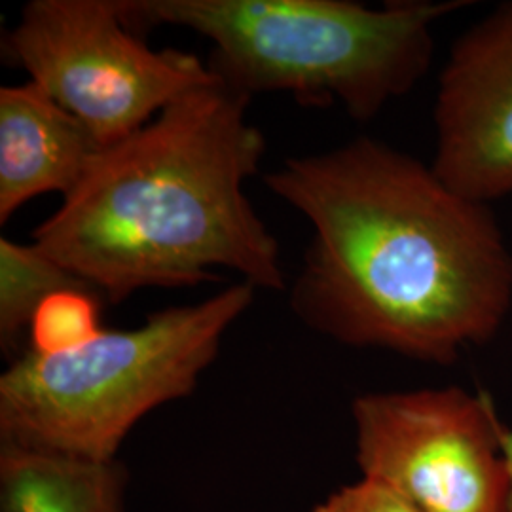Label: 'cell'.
<instances>
[{"label":"cell","instance_id":"1","mask_svg":"<svg viewBox=\"0 0 512 512\" xmlns=\"http://www.w3.org/2000/svg\"><path fill=\"white\" fill-rule=\"evenodd\" d=\"M264 184L311 226L294 315L351 348L452 365L512 308V251L488 203L372 137L289 158Z\"/></svg>","mask_w":512,"mask_h":512},{"label":"cell","instance_id":"2","mask_svg":"<svg viewBox=\"0 0 512 512\" xmlns=\"http://www.w3.org/2000/svg\"><path fill=\"white\" fill-rule=\"evenodd\" d=\"M249 103L219 76L179 97L99 150L33 243L112 304L200 285L215 268L285 289L279 243L245 194L266 152Z\"/></svg>","mask_w":512,"mask_h":512},{"label":"cell","instance_id":"3","mask_svg":"<svg viewBox=\"0 0 512 512\" xmlns=\"http://www.w3.org/2000/svg\"><path fill=\"white\" fill-rule=\"evenodd\" d=\"M133 33L171 25L213 44L209 69L236 92L291 93L370 122L431 69L433 29L465 0L370 8L348 0H116Z\"/></svg>","mask_w":512,"mask_h":512},{"label":"cell","instance_id":"4","mask_svg":"<svg viewBox=\"0 0 512 512\" xmlns=\"http://www.w3.org/2000/svg\"><path fill=\"white\" fill-rule=\"evenodd\" d=\"M255 293L238 281L198 304L154 311L139 327L105 329L67 353L23 349L0 376V446L118 459L139 421L196 391Z\"/></svg>","mask_w":512,"mask_h":512},{"label":"cell","instance_id":"5","mask_svg":"<svg viewBox=\"0 0 512 512\" xmlns=\"http://www.w3.org/2000/svg\"><path fill=\"white\" fill-rule=\"evenodd\" d=\"M2 50L86 126L101 150L217 80L198 55L152 50L126 25L116 0H31Z\"/></svg>","mask_w":512,"mask_h":512},{"label":"cell","instance_id":"6","mask_svg":"<svg viewBox=\"0 0 512 512\" xmlns=\"http://www.w3.org/2000/svg\"><path fill=\"white\" fill-rule=\"evenodd\" d=\"M351 420L361 475L421 512H511L505 425L486 391L365 393L351 403Z\"/></svg>","mask_w":512,"mask_h":512},{"label":"cell","instance_id":"7","mask_svg":"<svg viewBox=\"0 0 512 512\" xmlns=\"http://www.w3.org/2000/svg\"><path fill=\"white\" fill-rule=\"evenodd\" d=\"M433 122L431 165L444 183L488 205L512 194V0L454 42Z\"/></svg>","mask_w":512,"mask_h":512},{"label":"cell","instance_id":"8","mask_svg":"<svg viewBox=\"0 0 512 512\" xmlns=\"http://www.w3.org/2000/svg\"><path fill=\"white\" fill-rule=\"evenodd\" d=\"M99 145L86 126L35 82L0 88V224L23 205L84 179Z\"/></svg>","mask_w":512,"mask_h":512},{"label":"cell","instance_id":"9","mask_svg":"<svg viewBox=\"0 0 512 512\" xmlns=\"http://www.w3.org/2000/svg\"><path fill=\"white\" fill-rule=\"evenodd\" d=\"M128 482L118 459L0 446L2 512H128Z\"/></svg>","mask_w":512,"mask_h":512},{"label":"cell","instance_id":"10","mask_svg":"<svg viewBox=\"0 0 512 512\" xmlns=\"http://www.w3.org/2000/svg\"><path fill=\"white\" fill-rule=\"evenodd\" d=\"M67 289L95 291L35 243L0 239V346L4 355L10 359L18 357L23 351L19 348L21 336H29L40 304Z\"/></svg>","mask_w":512,"mask_h":512},{"label":"cell","instance_id":"11","mask_svg":"<svg viewBox=\"0 0 512 512\" xmlns=\"http://www.w3.org/2000/svg\"><path fill=\"white\" fill-rule=\"evenodd\" d=\"M103 296L90 289L52 294L38 308L29 327L27 348L40 355H59L82 348L103 332Z\"/></svg>","mask_w":512,"mask_h":512},{"label":"cell","instance_id":"12","mask_svg":"<svg viewBox=\"0 0 512 512\" xmlns=\"http://www.w3.org/2000/svg\"><path fill=\"white\" fill-rule=\"evenodd\" d=\"M311 512H421L403 495L378 480L365 478L348 484L334 494H330L323 503H319Z\"/></svg>","mask_w":512,"mask_h":512},{"label":"cell","instance_id":"13","mask_svg":"<svg viewBox=\"0 0 512 512\" xmlns=\"http://www.w3.org/2000/svg\"><path fill=\"white\" fill-rule=\"evenodd\" d=\"M503 452H505V456H507V461H509V467H511V475H512V429H507V427H505V433H503ZM511 512H512V501H511Z\"/></svg>","mask_w":512,"mask_h":512}]
</instances>
